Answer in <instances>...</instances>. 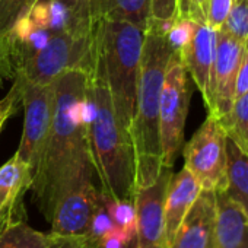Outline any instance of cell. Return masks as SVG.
<instances>
[{
	"instance_id": "cell-1",
	"label": "cell",
	"mask_w": 248,
	"mask_h": 248,
	"mask_svg": "<svg viewBox=\"0 0 248 248\" xmlns=\"http://www.w3.org/2000/svg\"><path fill=\"white\" fill-rule=\"evenodd\" d=\"M89 70L73 69L53 82V121L31 184L32 202L47 222L63 199L95 184L86 117Z\"/></svg>"
},
{
	"instance_id": "cell-2",
	"label": "cell",
	"mask_w": 248,
	"mask_h": 248,
	"mask_svg": "<svg viewBox=\"0 0 248 248\" xmlns=\"http://www.w3.org/2000/svg\"><path fill=\"white\" fill-rule=\"evenodd\" d=\"M170 24L151 19L145 32L136 102L129 129L135 158L136 191L152 184L164 168L159 136V99L167 66L174 51L165 35Z\"/></svg>"
},
{
	"instance_id": "cell-3",
	"label": "cell",
	"mask_w": 248,
	"mask_h": 248,
	"mask_svg": "<svg viewBox=\"0 0 248 248\" xmlns=\"http://www.w3.org/2000/svg\"><path fill=\"white\" fill-rule=\"evenodd\" d=\"M88 135L98 188L111 200L135 199L133 146L121 126L101 69L92 59L86 89Z\"/></svg>"
},
{
	"instance_id": "cell-4",
	"label": "cell",
	"mask_w": 248,
	"mask_h": 248,
	"mask_svg": "<svg viewBox=\"0 0 248 248\" xmlns=\"http://www.w3.org/2000/svg\"><path fill=\"white\" fill-rule=\"evenodd\" d=\"M145 32L130 22L93 19L91 24L92 59L105 79L117 118L127 132L135 111Z\"/></svg>"
},
{
	"instance_id": "cell-5",
	"label": "cell",
	"mask_w": 248,
	"mask_h": 248,
	"mask_svg": "<svg viewBox=\"0 0 248 248\" xmlns=\"http://www.w3.org/2000/svg\"><path fill=\"white\" fill-rule=\"evenodd\" d=\"M190 92L188 72L180 53L172 51L159 99V136L164 168H172L183 151Z\"/></svg>"
},
{
	"instance_id": "cell-6",
	"label": "cell",
	"mask_w": 248,
	"mask_h": 248,
	"mask_svg": "<svg viewBox=\"0 0 248 248\" xmlns=\"http://www.w3.org/2000/svg\"><path fill=\"white\" fill-rule=\"evenodd\" d=\"M226 133L217 117L209 114L193 138L183 146L184 168L199 181L202 190L225 191L228 184Z\"/></svg>"
},
{
	"instance_id": "cell-7",
	"label": "cell",
	"mask_w": 248,
	"mask_h": 248,
	"mask_svg": "<svg viewBox=\"0 0 248 248\" xmlns=\"http://www.w3.org/2000/svg\"><path fill=\"white\" fill-rule=\"evenodd\" d=\"M91 64V34H51L47 44L22 63L16 76L34 83L50 85L63 73L73 69L89 70Z\"/></svg>"
},
{
	"instance_id": "cell-8",
	"label": "cell",
	"mask_w": 248,
	"mask_h": 248,
	"mask_svg": "<svg viewBox=\"0 0 248 248\" xmlns=\"http://www.w3.org/2000/svg\"><path fill=\"white\" fill-rule=\"evenodd\" d=\"M22 85L24 104V130L16 154L27 164L31 171L35 170L41 154L44 151L54 112V85H40L16 76Z\"/></svg>"
},
{
	"instance_id": "cell-9",
	"label": "cell",
	"mask_w": 248,
	"mask_h": 248,
	"mask_svg": "<svg viewBox=\"0 0 248 248\" xmlns=\"http://www.w3.org/2000/svg\"><path fill=\"white\" fill-rule=\"evenodd\" d=\"M242 50L244 43L232 38L222 30L217 31L216 53L209 76L207 92L203 98L209 114L217 118L223 117L235 101V86Z\"/></svg>"
},
{
	"instance_id": "cell-10",
	"label": "cell",
	"mask_w": 248,
	"mask_h": 248,
	"mask_svg": "<svg viewBox=\"0 0 248 248\" xmlns=\"http://www.w3.org/2000/svg\"><path fill=\"white\" fill-rule=\"evenodd\" d=\"M172 168H162L158 178L135 194L138 248H168L165 231V196Z\"/></svg>"
},
{
	"instance_id": "cell-11",
	"label": "cell",
	"mask_w": 248,
	"mask_h": 248,
	"mask_svg": "<svg viewBox=\"0 0 248 248\" xmlns=\"http://www.w3.org/2000/svg\"><path fill=\"white\" fill-rule=\"evenodd\" d=\"M27 15L51 34H91L88 0H37Z\"/></svg>"
},
{
	"instance_id": "cell-12",
	"label": "cell",
	"mask_w": 248,
	"mask_h": 248,
	"mask_svg": "<svg viewBox=\"0 0 248 248\" xmlns=\"http://www.w3.org/2000/svg\"><path fill=\"white\" fill-rule=\"evenodd\" d=\"M216 219V193L202 190L178 226L170 248H212Z\"/></svg>"
},
{
	"instance_id": "cell-13",
	"label": "cell",
	"mask_w": 248,
	"mask_h": 248,
	"mask_svg": "<svg viewBox=\"0 0 248 248\" xmlns=\"http://www.w3.org/2000/svg\"><path fill=\"white\" fill-rule=\"evenodd\" d=\"M32 171L18 154L0 167V219H27L24 197L31 190Z\"/></svg>"
},
{
	"instance_id": "cell-14",
	"label": "cell",
	"mask_w": 248,
	"mask_h": 248,
	"mask_svg": "<svg viewBox=\"0 0 248 248\" xmlns=\"http://www.w3.org/2000/svg\"><path fill=\"white\" fill-rule=\"evenodd\" d=\"M216 40L217 31L209 28L206 24L196 22L190 41L180 51L181 60L203 98L207 92L209 76L216 53Z\"/></svg>"
},
{
	"instance_id": "cell-15",
	"label": "cell",
	"mask_w": 248,
	"mask_h": 248,
	"mask_svg": "<svg viewBox=\"0 0 248 248\" xmlns=\"http://www.w3.org/2000/svg\"><path fill=\"white\" fill-rule=\"evenodd\" d=\"M216 193L212 248H248V215L225 191Z\"/></svg>"
},
{
	"instance_id": "cell-16",
	"label": "cell",
	"mask_w": 248,
	"mask_h": 248,
	"mask_svg": "<svg viewBox=\"0 0 248 248\" xmlns=\"http://www.w3.org/2000/svg\"><path fill=\"white\" fill-rule=\"evenodd\" d=\"M200 191L202 187L199 181L187 168H183L177 174L172 172L165 196V231L168 248L178 226L199 197Z\"/></svg>"
},
{
	"instance_id": "cell-17",
	"label": "cell",
	"mask_w": 248,
	"mask_h": 248,
	"mask_svg": "<svg viewBox=\"0 0 248 248\" xmlns=\"http://www.w3.org/2000/svg\"><path fill=\"white\" fill-rule=\"evenodd\" d=\"M91 19L130 22L146 30L151 15V0H88Z\"/></svg>"
},
{
	"instance_id": "cell-18",
	"label": "cell",
	"mask_w": 248,
	"mask_h": 248,
	"mask_svg": "<svg viewBox=\"0 0 248 248\" xmlns=\"http://www.w3.org/2000/svg\"><path fill=\"white\" fill-rule=\"evenodd\" d=\"M228 184L226 196L248 215V156L242 154L229 139L226 142Z\"/></svg>"
},
{
	"instance_id": "cell-19",
	"label": "cell",
	"mask_w": 248,
	"mask_h": 248,
	"mask_svg": "<svg viewBox=\"0 0 248 248\" xmlns=\"http://www.w3.org/2000/svg\"><path fill=\"white\" fill-rule=\"evenodd\" d=\"M54 232H40L27 223V219L15 220L0 229V248H48Z\"/></svg>"
},
{
	"instance_id": "cell-20",
	"label": "cell",
	"mask_w": 248,
	"mask_h": 248,
	"mask_svg": "<svg viewBox=\"0 0 248 248\" xmlns=\"http://www.w3.org/2000/svg\"><path fill=\"white\" fill-rule=\"evenodd\" d=\"M226 133V138L248 156V91L235 98L231 109L217 118Z\"/></svg>"
},
{
	"instance_id": "cell-21",
	"label": "cell",
	"mask_w": 248,
	"mask_h": 248,
	"mask_svg": "<svg viewBox=\"0 0 248 248\" xmlns=\"http://www.w3.org/2000/svg\"><path fill=\"white\" fill-rule=\"evenodd\" d=\"M108 210L114 225L121 232L136 238V207L132 199H108Z\"/></svg>"
},
{
	"instance_id": "cell-22",
	"label": "cell",
	"mask_w": 248,
	"mask_h": 248,
	"mask_svg": "<svg viewBox=\"0 0 248 248\" xmlns=\"http://www.w3.org/2000/svg\"><path fill=\"white\" fill-rule=\"evenodd\" d=\"M220 30L241 43L248 41V0H233Z\"/></svg>"
},
{
	"instance_id": "cell-23",
	"label": "cell",
	"mask_w": 248,
	"mask_h": 248,
	"mask_svg": "<svg viewBox=\"0 0 248 248\" xmlns=\"http://www.w3.org/2000/svg\"><path fill=\"white\" fill-rule=\"evenodd\" d=\"M37 0H0V38L24 18Z\"/></svg>"
},
{
	"instance_id": "cell-24",
	"label": "cell",
	"mask_w": 248,
	"mask_h": 248,
	"mask_svg": "<svg viewBox=\"0 0 248 248\" xmlns=\"http://www.w3.org/2000/svg\"><path fill=\"white\" fill-rule=\"evenodd\" d=\"M114 229H117V228H115L114 220L108 210V197L101 193L96 209L93 210V213L91 216V222H89L86 235H89L91 238L96 239L101 244V239L105 235H108L109 232H112Z\"/></svg>"
},
{
	"instance_id": "cell-25",
	"label": "cell",
	"mask_w": 248,
	"mask_h": 248,
	"mask_svg": "<svg viewBox=\"0 0 248 248\" xmlns=\"http://www.w3.org/2000/svg\"><path fill=\"white\" fill-rule=\"evenodd\" d=\"M194 25H196V21L187 19V18H175L170 24L168 30L165 31V35L174 51L180 53L186 47V44L190 41L193 35Z\"/></svg>"
},
{
	"instance_id": "cell-26",
	"label": "cell",
	"mask_w": 248,
	"mask_h": 248,
	"mask_svg": "<svg viewBox=\"0 0 248 248\" xmlns=\"http://www.w3.org/2000/svg\"><path fill=\"white\" fill-rule=\"evenodd\" d=\"M233 0H206L204 5V24L219 31L223 27V22L231 11Z\"/></svg>"
},
{
	"instance_id": "cell-27",
	"label": "cell",
	"mask_w": 248,
	"mask_h": 248,
	"mask_svg": "<svg viewBox=\"0 0 248 248\" xmlns=\"http://www.w3.org/2000/svg\"><path fill=\"white\" fill-rule=\"evenodd\" d=\"M22 101V85L18 78L14 79V85L8 95L0 99V133L5 127L6 121L18 111V107Z\"/></svg>"
},
{
	"instance_id": "cell-28",
	"label": "cell",
	"mask_w": 248,
	"mask_h": 248,
	"mask_svg": "<svg viewBox=\"0 0 248 248\" xmlns=\"http://www.w3.org/2000/svg\"><path fill=\"white\" fill-rule=\"evenodd\" d=\"M48 248H101V244L89 235H59L54 233V239Z\"/></svg>"
},
{
	"instance_id": "cell-29",
	"label": "cell",
	"mask_w": 248,
	"mask_h": 248,
	"mask_svg": "<svg viewBox=\"0 0 248 248\" xmlns=\"http://www.w3.org/2000/svg\"><path fill=\"white\" fill-rule=\"evenodd\" d=\"M178 0H151V15L156 22H172L177 18Z\"/></svg>"
},
{
	"instance_id": "cell-30",
	"label": "cell",
	"mask_w": 248,
	"mask_h": 248,
	"mask_svg": "<svg viewBox=\"0 0 248 248\" xmlns=\"http://www.w3.org/2000/svg\"><path fill=\"white\" fill-rule=\"evenodd\" d=\"M206 0H178L177 18H187L204 24Z\"/></svg>"
},
{
	"instance_id": "cell-31",
	"label": "cell",
	"mask_w": 248,
	"mask_h": 248,
	"mask_svg": "<svg viewBox=\"0 0 248 248\" xmlns=\"http://www.w3.org/2000/svg\"><path fill=\"white\" fill-rule=\"evenodd\" d=\"M101 248H138L136 238L114 229L101 239Z\"/></svg>"
},
{
	"instance_id": "cell-32",
	"label": "cell",
	"mask_w": 248,
	"mask_h": 248,
	"mask_svg": "<svg viewBox=\"0 0 248 248\" xmlns=\"http://www.w3.org/2000/svg\"><path fill=\"white\" fill-rule=\"evenodd\" d=\"M248 91V41L244 43L242 56L238 66L236 86H235V98L242 96Z\"/></svg>"
},
{
	"instance_id": "cell-33",
	"label": "cell",
	"mask_w": 248,
	"mask_h": 248,
	"mask_svg": "<svg viewBox=\"0 0 248 248\" xmlns=\"http://www.w3.org/2000/svg\"><path fill=\"white\" fill-rule=\"evenodd\" d=\"M12 220H6V219H0V229H3L8 223H11ZM15 222V220H14Z\"/></svg>"
}]
</instances>
